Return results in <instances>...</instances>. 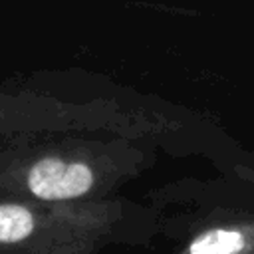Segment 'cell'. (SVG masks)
<instances>
[{
  "instance_id": "cell-1",
  "label": "cell",
  "mask_w": 254,
  "mask_h": 254,
  "mask_svg": "<svg viewBox=\"0 0 254 254\" xmlns=\"http://www.w3.org/2000/svg\"><path fill=\"white\" fill-rule=\"evenodd\" d=\"M155 236V218L121 204L0 200V254H103Z\"/></svg>"
},
{
  "instance_id": "cell-2",
  "label": "cell",
  "mask_w": 254,
  "mask_h": 254,
  "mask_svg": "<svg viewBox=\"0 0 254 254\" xmlns=\"http://www.w3.org/2000/svg\"><path fill=\"white\" fill-rule=\"evenodd\" d=\"M97 181L95 169L85 161L42 157L18 175L16 192L42 202H91Z\"/></svg>"
}]
</instances>
